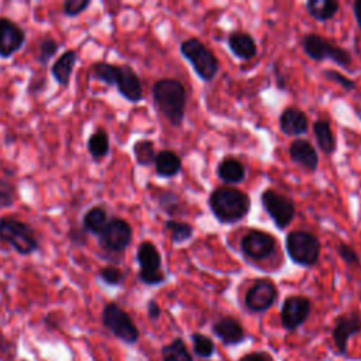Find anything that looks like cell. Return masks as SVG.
<instances>
[{
  "instance_id": "cell-1",
  "label": "cell",
  "mask_w": 361,
  "mask_h": 361,
  "mask_svg": "<svg viewBox=\"0 0 361 361\" xmlns=\"http://www.w3.org/2000/svg\"><path fill=\"white\" fill-rule=\"evenodd\" d=\"M151 94L158 111L173 127H180L185 120L186 111V87L183 83L173 78L158 79L152 87Z\"/></svg>"
},
{
  "instance_id": "cell-2",
  "label": "cell",
  "mask_w": 361,
  "mask_h": 361,
  "mask_svg": "<svg viewBox=\"0 0 361 361\" xmlns=\"http://www.w3.org/2000/svg\"><path fill=\"white\" fill-rule=\"evenodd\" d=\"M207 204L219 223L234 224L248 214L251 209V199L245 192L237 188L221 186L213 189L209 195Z\"/></svg>"
},
{
  "instance_id": "cell-3",
  "label": "cell",
  "mask_w": 361,
  "mask_h": 361,
  "mask_svg": "<svg viewBox=\"0 0 361 361\" xmlns=\"http://www.w3.org/2000/svg\"><path fill=\"white\" fill-rule=\"evenodd\" d=\"M0 240L20 255H30L39 248L35 230L28 223L11 216L0 217Z\"/></svg>"
},
{
  "instance_id": "cell-4",
  "label": "cell",
  "mask_w": 361,
  "mask_h": 361,
  "mask_svg": "<svg viewBox=\"0 0 361 361\" xmlns=\"http://www.w3.org/2000/svg\"><path fill=\"white\" fill-rule=\"evenodd\" d=\"M285 250L293 264L310 268L316 265L320 258L322 243L310 231L292 230L285 237Z\"/></svg>"
},
{
  "instance_id": "cell-5",
  "label": "cell",
  "mask_w": 361,
  "mask_h": 361,
  "mask_svg": "<svg viewBox=\"0 0 361 361\" xmlns=\"http://www.w3.org/2000/svg\"><path fill=\"white\" fill-rule=\"evenodd\" d=\"M179 51L203 82H212L214 79L220 68L219 59L200 39L195 37L183 39L179 45Z\"/></svg>"
},
{
  "instance_id": "cell-6",
  "label": "cell",
  "mask_w": 361,
  "mask_h": 361,
  "mask_svg": "<svg viewBox=\"0 0 361 361\" xmlns=\"http://www.w3.org/2000/svg\"><path fill=\"white\" fill-rule=\"evenodd\" d=\"M300 45L309 59H313V61L330 59L336 65L345 69H350L353 63V56L345 48H341L340 45L331 42L330 39L316 32L305 34L300 39Z\"/></svg>"
},
{
  "instance_id": "cell-7",
  "label": "cell",
  "mask_w": 361,
  "mask_h": 361,
  "mask_svg": "<svg viewBox=\"0 0 361 361\" xmlns=\"http://www.w3.org/2000/svg\"><path fill=\"white\" fill-rule=\"evenodd\" d=\"M102 324L118 340L133 345L140 338V330L131 316L116 302H109L102 310Z\"/></svg>"
},
{
  "instance_id": "cell-8",
  "label": "cell",
  "mask_w": 361,
  "mask_h": 361,
  "mask_svg": "<svg viewBox=\"0 0 361 361\" xmlns=\"http://www.w3.org/2000/svg\"><path fill=\"white\" fill-rule=\"evenodd\" d=\"M135 259L138 264V281L147 286H158L166 281L162 271V257L152 241H142L137 247Z\"/></svg>"
},
{
  "instance_id": "cell-9",
  "label": "cell",
  "mask_w": 361,
  "mask_h": 361,
  "mask_svg": "<svg viewBox=\"0 0 361 361\" xmlns=\"http://www.w3.org/2000/svg\"><path fill=\"white\" fill-rule=\"evenodd\" d=\"M259 200L262 209L278 230H285L293 221L296 214V206L292 197L272 188H267L262 190Z\"/></svg>"
},
{
  "instance_id": "cell-10",
  "label": "cell",
  "mask_w": 361,
  "mask_h": 361,
  "mask_svg": "<svg viewBox=\"0 0 361 361\" xmlns=\"http://www.w3.org/2000/svg\"><path fill=\"white\" fill-rule=\"evenodd\" d=\"M133 241V227L121 217H110L107 226L97 235L99 247L111 254L124 252Z\"/></svg>"
},
{
  "instance_id": "cell-11",
  "label": "cell",
  "mask_w": 361,
  "mask_h": 361,
  "mask_svg": "<svg viewBox=\"0 0 361 361\" xmlns=\"http://www.w3.org/2000/svg\"><path fill=\"white\" fill-rule=\"evenodd\" d=\"M278 288L268 278H257L244 295V306L251 313L269 310L278 299Z\"/></svg>"
},
{
  "instance_id": "cell-12",
  "label": "cell",
  "mask_w": 361,
  "mask_h": 361,
  "mask_svg": "<svg viewBox=\"0 0 361 361\" xmlns=\"http://www.w3.org/2000/svg\"><path fill=\"white\" fill-rule=\"evenodd\" d=\"M358 333H361V314L357 310L337 316L331 329V340L336 347V353L341 357H347L348 341Z\"/></svg>"
},
{
  "instance_id": "cell-13",
  "label": "cell",
  "mask_w": 361,
  "mask_h": 361,
  "mask_svg": "<svg viewBox=\"0 0 361 361\" xmlns=\"http://www.w3.org/2000/svg\"><path fill=\"white\" fill-rule=\"evenodd\" d=\"M312 312V302L303 295L286 296L281 306V324L286 331H295L305 324Z\"/></svg>"
},
{
  "instance_id": "cell-14",
  "label": "cell",
  "mask_w": 361,
  "mask_h": 361,
  "mask_svg": "<svg viewBox=\"0 0 361 361\" xmlns=\"http://www.w3.org/2000/svg\"><path fill=\"white\" fill-rule=\"evenodd\" d=\"M241 252L255 261L269 258L276 250V240L271 233L252 228L247 231L240 241Z\"/></svg>"
},
{
  "instance_id": "cell-15",
  "label": "cell",
  "mask_w": 361,
  "mask_h": 361,
  "mask_svg": "<svg viewBox=\"0 0 361 361\" xmlns=\"http://www.w3.org/2000/svg\"><path fill=\"white\" fill-rule=\"evenodd\" d=\"M27 34L23 27L7 17H0V58L8 59L25 44Z\"/></svg>"
},
{
  "instance_id": "cell-16",
  "label": "cell",
  "mask_w": 361,
  "mask_h": 361,
  "mask_svg": "<svg viewBox=\"0 0 361 361\" xmlns=\"http://www.w3.org/2000/svg\"><path fill=\"white\" fill-rule=\"evenodd\" d=\"M212 333L226 345H238L247 338L245 329L233 316H221L212 324Z\"/></svg>"
},
{
  "instance_id": "cell-17",
  "label": "cell",
  "mask_w": 361,
  "mask_h": 361,
  "mask_svg": "<svg viewBox=\"0 0 361 361\" xmlns=\"http://www.w3.org/2000/svg\"><path fill=\"white\" fill-rule=\"evenodd\" d=\"M118 93L130 103H138L142 99V85L140 76L130 65H118V73L114 85Z\"/></svg>"
},
{
  "instance_id": "cell-18",
  "label": "cell",
  "mask_w": 361,
  "mask_h": 361,
  "mask_svg": "<svg viewBox=\"0 0 361 361\" xmlns=\"http://www.w3.org/2000/svg\"><path fill=\"white\" fill-rule=\"evenodd\" d=\"M290 159L306 171L314 172L319 166V154L317 149L309 140L296 138L289 144L288 148Z\"/></svg>"
},
{
  "instance_id": "cell-19",
  "label": "cell",
  "mask_w": 361,
  "mask_h": 361,
  "mask_svg": "<svg viewBox=\"0 0 361 361\" xmlns=\"http://www.w3.org/2000/svg\"><path fill=\"white\" fill-rule=\"evenodd\" d=\"M279 128L288 137H300L309 130V118L299 107H286L279 116Z\"/></svg>"
},
{
  "instance_id": "cell-20",
  "label": "cell",
  "mask_w": 361,
  "mask_h": 361,
  "mask_svg": "<svg viewBox=\"0 0 361 361\" xmlns=\"http://www.w3.org/2000/svg\"><path fill=\"white\" fill-rule=\"evenodd\" d=\"M227 45H228V49L234 54V56L243 61L254 59L258 52L254 37L247 31H240V30L231 31L227 37Z\"/></svg>"
},
{
  "instance_id": "cell-21",
  "label": "cell",
  "mask_w": 361,
  "mask_h": 361,
  "mask_svg": "<svg viewBox=\"0 0 361 361\" xmlns=\"http://www.w3.org/2000/svg\"><path fill=\"white\" fill-rule=\"evenodd\" d=\"M78 63V54L75 49H66L63 51L52 63L51 66V75L54 80L62 86L66 87L71 83V78L73 73V69Z\"/></svg>"
},
{
  "instance_id": "cell-22",
  "label": "cell",
  "mask_w": 361,
  "mask_h": 361,
  "mask_svg": "<svg viewBox=\"0 0 361 361\" xmlns=\"http://www.w3.org/2000/svg\"><path fill=\"white\" fill-rule=\"evenodd\" d=\"M217 178L227 185H237L245 179L247 169L244 164L234 157H224L216 169Z\"/></svg>"
},
{
  "instance_id": "cell-23",
  "label": "cell",
  "mask_w": 361,
  "mask_h": 361,
  "mask_svg": "<svg viewBox=\"0 0 361 361\" xmlns=\"http://www.w3.org/2000/svg\"><path fill=\"white\" fill-rule=\"evenodd\" d=\"M155 173L159 178H173L182 169V159L180 157L171 149H162L157 152L155 161Z\"/></svg>"
},
{
  "instance_id": "cell-24",
  "label": "cell",
  "mask_w": 361,
  "mask_h": 361,
  "mask_svg": "<svg viewBox=\"0 0 361 361\" xmlns=\"http://www.w3.org/2000/svg\"><path fill=\"white\" fill-rule=\"evenodd\" d=\"M313 134L317 142V147L320 148V151L326 155H331L336 152L337 149V140L336 135L331 130V126L327 120L324 118H317L313 121Z\"/></svg>"
},
{
  "instance_id": "cell-25",
  "label": "cell",
  "mask_w": 361,
  "mask_h": 361,
  "mask_svg": "<svg viewBox=\"0 0 361 361\" xmlns=\"http://www.w3.org/2000/svg\"><path fill=\"white\" fill-rule=\"evenodd\" d=\"M109 213L103 206H92L82 217V227L94 235H99L109 223Z\"/></svg>"
},
{
  "instance_id": "cell-26",
  "label": "cell",
  "mask_w": 361,
  "mask_h": 361,
  "mask_svg": "<svg viewBox=\"0 0 361 361\" xmlns=\"http://www.w3.org/2000/svg\"><path fill=\"white\" fill-rule=\"evenodd\" d=\"M86 148H87L89 155L94 161H102L103 158H106L110 152V138H109L107 131L102 127L96 128L89 135V138L86 141Z\"/></svg>"
},
{
  "instance_id": "cell-27",
  "label": "cell",
  "mask_w": 361,
  "mask_h": 361,
  "mask_svg": "<svg viewBox=\"0 0 361 361\" xmlns=\"http://www.w3.org/2000/svg\"><path fill=\"white\" fill-rule=\"evenodd\" d=\"M305 7L312 18L324 23L337 14L340 4L336 0H307Z\"/></svg>"
},
{
  "instance_id": "cell-28",
  "label": "cell",
  "mask_w": 361,
  "mask_h": 361,
  "mask_svg": "<svg viewBox=\"0 0 361 361\" xmlns=\"http://www.w3.org/2000/svg\"><path fill=\"white\" fill-rule=\"evenodd\" d=\"M164 228L168 233L173 244H183L193 237L195 228L190 223L179 221L176 219H168L164 221Z\"/></svg>"
},
{
  "instance_id": "cell-29",
  "label": "cell",
  "mask_w": 361,
  "mask_h": 361,
  "mask_svg": "<svg viewBox=\"0 0 361 361\" xmlns=\"http://www.w3.org/2000/svg\"><path fill=\"white\" fill-rule=\"evenodd\" d=\"M161 358L162 361H193L185 340L180 337H176L161 347Z\"/></svg>"
},
{
  "instance_id": "cell-30",
  "label": "cell",
  "mask_w": 361,
  "mask_h": 361,
  "mask_svg": "<svg viewBox=\"0 0 361 361\" xmlns=\"http://www.w3.org/2000/svg\"><path fill=\"white\" fill-rule=\"evenodd\" d=\"M158 206L171 217L183 216L185 213V202L173 190H161L158 195Z\"/></svg>"
},
{
  "instance_id": "cell-31",
  "label": "cell",
  "mask_w": 361,
  "mask_h": 361,
  "mask_svg": "<svg viewBox=\"0 0 361 361\" xmlns=\"http://www.w3.org/2000/svg\"><path fill=\"white\" fill-rule=\"evenodd\" d=\"M118 73V65L106 61H97L90 66V76L107 86H114Z\"/></svg>"
},
{
  "instance_id": "cell-32",
  "label": "cell",
  "mask_w": 361,
  "mask_h": 361,
  "mask_svg": "<svg viewBox=\"0 0 361 361\" xmlns=\"http://www.w3.org/2000/svg\"><path fill=\"white\" fill-rule=\"evenodd\" d=\"M133 154L135 158V162L140 166H149L154 164L157 151H155V144L151 140L142 138L138 140L133 144Z\"/></svg>"
},
{
  "instance_id": "cell-33",
  "label": "cell",
  "mask_w": 361,
  "mask_h": 361,
  "mask_svg": "<svg viewBox=\"0 0 361 361\" xmlns=\"http://www.w3.org/2000/svg\"><path fill=\"white\" fill-rule=\"evenodd\" d=\"M190 340H192L193 353L199 358H212L214 355L216 345L209 336H206L200 331H193L190 334Z\"/></svg>"
},
{
  "instance_id": "cell-34",
  "label": "cell",
  "mask_w": 361,
  "mask_h": 361,
  "mask_svg": "<svg viewBox=\"0 0 361 361\" xmlns=\"http://www.w3.org/2000/svg\"><path fill=\"white\" fill-rule=\"evenodd\" d=\"M59 42L56 39H54L52 37H44L39 44H38V56L37 61L42 65L47 66L49 63V61L56 55V52L59 51Z\"/></svg>"
},
{
  "instance_id": "cell-35",
  "label": "cell",
  "mask_w": 361,
  "mask_h": 361,
  "mask_svg": "<svg viewBox=\"0 0 361 361\" xmlns=\"http://www.w3.org/2000/svg\"><path fill=\"white\" fill-rule=\"evenodd\" d=\"M100 281L109 286H121L126 281V272L116 265L102 267L97 272Z\"/></svg>"
},
{
  "instance_id": "cell-36",
  "label": "cell",
  "mask_w": 361,
  "mask_h": 361,
  "mask_svg": "<svg viewBox=\"0 0 361 361\" xmlns=\"http://www.w3.org/2000/svg\"><path fill=\"white\" fill-rule=\"evenodd\" d=\"M16 199H17L16 186L6 179H0V209L11 207Z\"/></svg>"
},
{
  "instance_id": "cell-37",
  "label": "cell",
  "mask_w": 361,
  "mask_h": 361,
  "mask_svg": "<svg viewBox=\"0 0 361 361\" xmlns=\"http://www.w3.org/2000/svg\"><path fill=\"white\" fill-rule=\"evenodd\" d=\"M322 75L324 76V79L331 80V82H336L337 85H340V86H341L344 90H347V92H353V90H355V87H357V83H355L353 79L347 78L345 75H343V73H340V72H337V71H334V69H324V71L322 72Z\"/></svg>"
},
{
  "instance_id": "cell-38",
  "label": "cell",
  "mask_w": 361,
  "mask_h": 361,
  "mask_svg": "<svg viewBox=\"0 0 361 361\" xmlns=\"http://www.w3.org/2000/svg\"><path fill=\"white\" fill-rule=\"evenodd\" d=\"M337 252H338V257L343 259V262L348 267H360L361 261H360V255L358 252L351 247L348 245L347 243H340L338 247H337Z\"/></svg>"
},
{
  "instance_id": "cell-39",
  "label": "cell",
  "mask_w": 361,
  "mask_h": 361,
  "mask_svg": "<svg viewBox=\"0 0 361 361\" xmlns=\"http://www.w3.org/2000/svg\"><path fill=\"white\" fill-rule=\"evenodd\" d=\"M90 0H66L62 6V11L66 17H78L90 6Z\"/></svg>"
},
{
  "instance_id": "cell-40",
  "label": "cell",
  "mask_w": 361,
  "mask_h": 361,
  "mask_svg": "<svg viewBox=\"0 0 361 361\" xmlns=\"http://www.w3.org/2000/svg\"><path fill=\"white\" fill-rule=\"evenodd\" d=\"M87 231L83 227L79 226H72L68 233H66V238L69 240V243L75 247H85L87 244Z\"/></svg>"
},
{
  "instance_id": "cell-41",
  "label": "cell",
  "mask_w": 361,
  "mask_h": 361,
  "mask_svg": "<svg viewBox=\"0 0 361 361\" xmlns=\"http://www.w3.org/2000/svg\"><path fill=\"white\" fill-rule=\"evenodd\" d=\"M238 361H274L267 351H250L238 358Z\"/></svg>"
},
{
  "instance_id": "cell-42",
  "label": "cell",
  "mask_w": 361,
  "mask_h": 361,
  "mask_svg": "<svg viewBox=\"0 0 361 361\" xmlns=\"http://www.w3.org/2000/svg\"><path fill=\"white\" fill-rule=\"evenodd\" d=\"M161 314H162V309L158 305V302L155 299H149L147 302V316H148V319L155 322L161 317Z\"/></svg>"
},
{
  "instance_id": "cell-43",
  "label": "cell",
  "mask_w": 361,
  "mask_h": 361,
  "mask_svg": "<svg viewBox=\"0 0 361 361\" xmlns=\"http://www.w3.org/2000/svg\"><path fill=\"white\" fill-rule=\"evenodd\" d=\"M353 14H354L357 25H358V28L361 31V0H355L353 3Z\"/></svg>"
},
{
  "instance_id": "cell-44",
  "label": "cell",
  "mask_w": 361,
  "mask_h": 361,
  "mask_svg": "<svg viewBox=\"0 0 361 361\" xmlns=\"http://www.w3.org/2000/svg\"><path fill=\"white\" fill-rule=\"evenodd\" d=\"M274 73H275V82H276V86L281 89V90H283L285 87H286V78H285V75H282L281 72H279V68H274Z\"/></svg>"
}]
</instances>
